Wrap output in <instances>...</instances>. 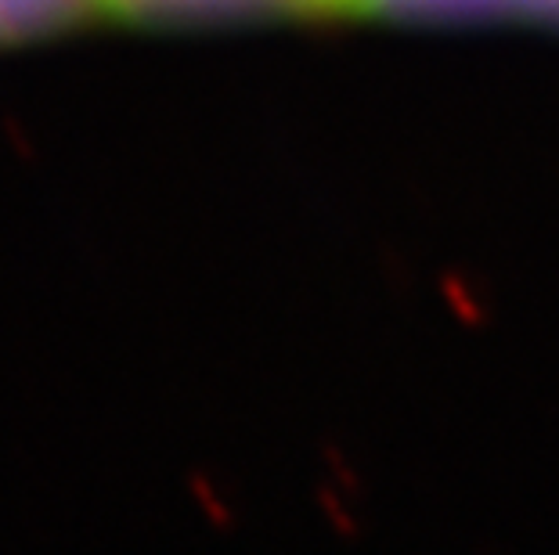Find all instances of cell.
Listing matches in <instances>:
<instances>
[{
	"label": "cell",
	"mask_w": 559,
	"mask_h": 555,
	"mask_svg": "<svg viewBox=\"0 0 559 555\" xmlns=\"http://www.w3.org/2000/svg\"><path fill=\"white\" fill-rule=\"evenodd\" d=\"M105 26L102 0H0V51Z\"/></svg>",
	"instance_id": "cell-1"
}]
</instances>
